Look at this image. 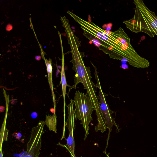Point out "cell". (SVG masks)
Returning a JSON list of instances; mask_svg holds the SVG:
<instances>
[{
	"label": "cell",
	"instance_id": "8fae6325",
	"mask_svg": "<svg viewBox=\"0 0 157 157\" xmlns=\"http://www.w3.org/2000/svg\"><path fill=\"white\" fill-rule=\"evenodd\" d=\"M91 40L93 42V43H94L95 45L98 47H99L101 45V43L97 40L95 39H93L92 40Z\"/></svg>",
	"mask_w": 157,
	"mask_h": 157
},
{
	"label": "cell",
	"instance_id": "9a60e30c",
	"mask_svg": "<svg viewBox=\"0 0 157 157\" xmlns=\"http://www.w3.org/2000/svg\"><path fill=\"white\" fill-rule=\"evenodd\" d=\"M0 149V157H2L3 156V152L2 151V148H1Z\"/></svg>",
	"mask_w": 157,
	"mask_h": 157
},
{
	"label": "cell",
	"instance_id": "30bf717a",
	"mask_svg": "<svg viewBox=\"0 0 157 157\" xmlns=\"http://www.w3.org/2000/svg\"><path fill=\"white\" fill-rule=\"evenodd\" d=\"M44 123L49 128V130L57 133V117L55 113L52 115L46 116Z\"/></svg>",
	"mask_w": 157,
	"mask_h": 157
},
{
	"label": "cell",
	"instance_id": "52a82bcc",
	"mask_svg": "<svg viewBox=\"0 0 157 157\" xmlns=\"http://www.w3.org/2000/svg\"><path fill=\"white\" fill-rule=\"evenodd\" d=\"M3 94L6 101V110L4 120L1 129L0 134V149L2 148V144L3 142L4 141H6L7 140L8 132V130L6 128V123L8 110L9 97V95L7 94L6 90L3 91Z\"/></svg>",
	"mask_w": 157,
	"mask_h": 157
},
{
	"label": "cell",
	"instance_id": "6da1fadb",
	"mask_svg": "<svg viewBox=\"0 0 157 157\" xmlns=\"http://www.w3.org/2000/svg\"><path fill=\"white\" fill-rule=\"evenodd\" d=\"M66 34L72 54V59L70 62L73 63L72 69L76 73L74 77V84L70 86L69 92L72 88L75 89L78 83H81L83 84L84 89L87 90L96 111L98 123L95 128L98 130H104L106 128L105 120L100 109L98 96L96 94V87L91 80L92 77L90 67L85 66L82 60L84 53L80 52L78 50L80 42L73 34L72 31H68Z\"/></svg>",
	"mask_w": 157,
	"mask_h": 157
},
{
	"label": "cell",
	"instance_id": "5bb4252c",
	"mask_svg": "<svg viewBox=\"0 0 157 157\" xmlns=\"http://www.w3.org/2000/svg\"><path fill=\"white\" fill-rule=\"evenodd\" d=\"M35 58L36 59L38 60H39L41 59V56H36Z\"/></svg>",
	"mask_w": 157,
	"mask_h": 157
},
{
	"label": "cell",
	"instance_id": "ba28073f",
	"mask_svg": "<svg viewBox=\"0 0 157 157\" xmlns=\"http://www.w3.org/2000/svg\"><path fill=\"white\" fill-rule=\"evenodd\" d=\"M62 65L61 67V85L62 86V93L63 96V112H64V124H65L66 122L65 121V106L66 105L65 102V96L66 94V87L67 86L66 79V78L65 74V70L64 67V59L63 58V51L62 48Z\"/></svg>",
	"mask_w": 157,
	"mask_h": 157
},
{
	"label": "cell",
	"instance_id": "7a4b0ae2",
	"mask_svg": "<svg viewBox=\"0 0 157 157\" xmlns=\"http://www.w3.org/2000/svg\"><path fill=\"white\" fill-rule=\"evenodd\" d=\"M135 13L131 19L123 21L132 32H143L151 37L157 36V16L150 10L142 0H134Z\"/></svg>",
	"mask_w": 157,
	"mask_h": 157
},
{
	"label": "cell",
	"instance_id": "8992f818",
	"mask_svg": "<svg viewBox=\"0 0 157 157\" xmlns=\"http://www.w3.org/2000/svg\"><path fill=\"white\" fill-rule=\"evenodd\" d=\"M69 132V135L67 139V144L63 145L69 151L71 157H76L75 154V144L73 136V131L75 128V122L71 121L67 122L66 124Z\"/></svg>",
	"mask_w": 157,
	"mask_h": 157
},
{
	"label": "cell",
	"instance_id": "4fadbf2b",
	"mask_svg": "<svg viewBox=\"0 0 157 157\" xmlns=\"http://www.w3.org/2000/svg\"><path fill=\"white\" fill-rule=\"evenodd\" d=\"M31 116L33 118H35L37 116V114L35 112H34L32 113Z\"/></svg>",
	"mask_w": 157,
	"mask_h": 157
},
{
	"label": "cell",
	"instance_id": "7c38bea8",
	"mask_svg": "<svg viewBox=\"0 0 157 157\" xmlns=\"http://www.w3.org/2000/svg\"><path fill=\"white\" fill-rule=\"evenodd\" d=\"M104 27H105V29H106V30L107 31H109L111 29L112 24L111 23H109L107 24L106 26L105 25H104Z\"/></svg>",
	"mask_w": 157,
	"mask_h": 157
},
{
	"label": "cell",
	"instance_id": "3957f363",
	"mask_svg": "<svg viewBox=\"0 0 157 157\" xmlns=\"http://www.w3.org/2000/svg\"><path fill=\"white\" fill-rule=\"evenodd\" d=\"M73 100L75 107L74 111L75 118L81 121V124H82L85 132V140L89 134V124L93 120L91 115L95 109L88 92L85 94L79 91H76Z\"/></svg>",
	"mask_w": 157,
	"mask_h": 157
},
{
	"label": "cell",
	"instance_id": "5b68a950",
	"mask_svg": "<svg viewBox=\"0 0 157 157\" xmlns=\"http://www.w3.org/2000/svg\"><path fill=\"white\" fill-rule=\"evenodd\" d=\"M44 124V121H40L37 125L32 128L30 139L27 144V151L23 157L39 156Z\"/></svg>",
	"mask_w": 157,
	"mask_h": 157
},
{
	"label": "cell",
	"instance_id": "9c48e42d",
	"mask_svg": "<svg viewBox=\"0 0 157 157\" xmlns=\"http://www.w3.org/2000/svg\"><path fill=\"white\" fill-rule=\"evenodd\" d=\"M45 64L47 67V70L48 74V82L49 83L50 88L52 92V99L53 102L54 109H56V103L55 100V94L53 88L52 80V60L49 58L48 60L47 59H44Z\"/></svg>",
	"mask_w": 157,
	"mask_h": 157
},
{
	"label": "cell",
	"instance_id": "277c9868",
	"mask_svg": "<svg viewBox=\"0 0 157 157\" xmlns=\"http://www.w3.org/2000/svg\"><path fill=\"white\" fill-rule=\"evenodd\" d=\"M94 67L95 70L94 74L95 79L97 80V83L95 85V86L96 87L98 88L99 89L98 96V99H99V103L100 105V109L105 120L106 128H108L109 130L108 138L107 139V145L110 133L112 130L113 126V125H115L117 128V129L119 130L118 127L112 116V114L114 113V112L111 110L109 105L106 102L105 97L108 95L104 94L102 92L98 75L97 69L94 66Z\"/></svg>",
	"mask_w": 157,
	"mask_h": 157
}]
</instances>
